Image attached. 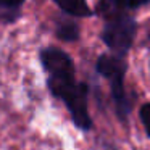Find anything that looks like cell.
Instances as JSON below:
<instances>
[{
    "mask_svg": "<svg viewBox=\"0 0 150 150\" xmlns=\"http://www.w3.org/2000/svg\"><path fill=\"white\" fill-rule=\"evenodd\" d=\"M40 60L49 74V87L52 94L65 102L76 126L89 129L91 116L87 111V87L82 82H76L71 58L63 50L45 49L40 53Z\"/></svg>",
    "mask_w": 150,
    "mask_h": 150,
    "instance_id": "1",
    "label": "cell"
},
{
    "mask_svg": "<svg viewBox=\"0 0 150 150\" xmlns=\"http://www.w3.org/2000/svg\"><path fill=\"white\" fill-rule=\"evenodd\" d=\"M97 71L102 76L110 81L111 94H113L115 103H116L118 115L121 118H126L129 111V105L126 100V92H124V73H126V63L123 57H118L115 53L111 55H102L97 62Z\"/></svg>",
    "mask_w": 150,
    "mask_h": 150,
    "instance_id": "2",
    "label": "cell"
},
{
    "mask_svg": "<svg viewBox=\"0 0 150 150\" xmlns=\"http://www.w3.org/2000/svg\"><path fill=\"white\" fill-rule=\"evenodd\" d=\"M134 34H136V21L126 13H120L107 18L102 39L115 55L124 57L131 49Z\"/></svg>",
    "mask_w": 150,
    "mask_h": 150,
    "instance_id": "3",
    "label": "cell"
},
{
    "mask_svg": "<svg viewBox=\"0 0 150 150\" xmlns=\"http://www.w3.org/2000/svg\"><path fill=\"white\" fill-rule=\"evenodd\" d=\"M150 0H100L98 4V13L103 15L105 18L115 16V15L124 13L126 10L137 8L145 5Z\"/></svg>",
    "mask_w": 150,
    "mask_h": 150,
    "instance_id": "4",
    "label": "cell"
},
{
    "mask_svg": "<svg viewBox=\"0 0 150 150\" xmlns=\"http://www.w3.org/2000/svg\"><path fill=\"white\" fill-rule=\"evenodd\" d=\"M63 11L73 16H89L91 10L86 0H53Z\"/></svg>",
    "mask_w": 150,
    "mask_h": 150,
    "instance_id": "5",
    "label": "cell"
},
{
    "mask_svg": "<svg viewBox=\"0 0 150 150\" xmlns=\"http://www.w3.org/2000/svg\"><path fill=\"white\" fill-rule=\"evenodd\" d=\"M24 0H0V18L13 20L20 13V7Z\"/></svg>",
    "mask_w": 150,
    "mask_h": 150,
    "instance_id": "6",
    "label": "cell"
},
{
    "mask_svg": "<svg viewBox=\"0 0 150 150\" xmlns=\"http://www.w3.org/2000/svg\"><path fill=\"white\" fill-rule=\"evenodd\" d=\"M57 34L63 40H76L79 36V31H78V26L73 21H65V23H62L58 26Z\"/></svg>",
    "mask_w": 150,
    "mask_h": 150,
    "instance_id": "7",
    "label": "cell"
},
{
    "mask_svg": "<svg viewBox=\"0 0 150 150\" xmlns=\"http://www.w3.org/2000/svg\"><path fill=\"white\" fill-rule=\"evenodd\" d=\"M140 120H142L144 126H145V131L150 137V103H145L140 108Z\"/></svg>",
    "mask_w": 150,
    "mask_h": 150,
    "instance_id": "8",
    "label": "cell"
}]
</instances>
